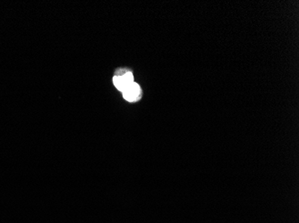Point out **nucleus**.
<instances>
[{
    "label": "nucleus",
    "instance_id": "nucleus-1",
    "mask_svg": "<svg viewBox=\"0 0 299 223\" xmlns=\"http://www.w3.org/2000/svg\"><path fill=\"white\" fill-rule=\"evenodd\" d=\"M122 93H123L124 99L128 101V102L138 101L142 97V94H143L141 88L135 82L132 83L130 86L127 87Z\"/></svg>",
    "mask_w": 299,
    "mask_h": 223
},
{
    "label": "nucleus",
    "instance_id": "nucleus-2",
    "mask_svg": "<svg viewBox=\"0 0 299 223\" xmlns=\"http://www.w3.org/2000/svg\"><path fill=\"white\" fill-rule=\"evenodd\" d=\"M113 82H114V85H115L116 88L120 91L123 92L127 87L130 86L132 83H134L133 73L128 71L127 73H124V75L114 76V78H113Z\"/></svg>",
    "mask_w": 299,
    "mask_h": 223
}]
</instances>
